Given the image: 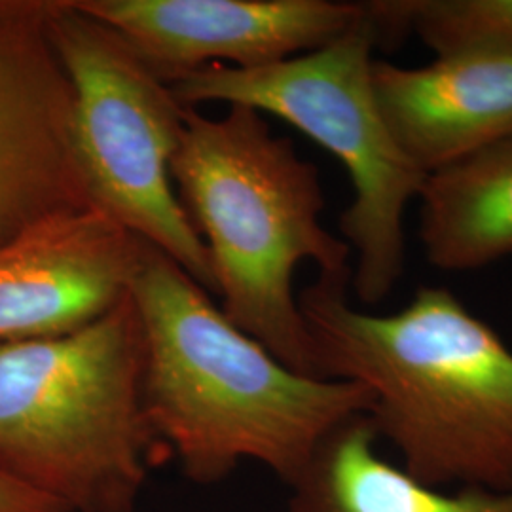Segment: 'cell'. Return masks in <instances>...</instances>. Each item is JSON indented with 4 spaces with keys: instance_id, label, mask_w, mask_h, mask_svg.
I'll return each instance as SVG.
<instances>
[{
    "instance_id": "13",
    "label": "cell",
    "mask_w": 512,
    "mask_h": 512,
    "mask_svg": "<svg viewBox=\"0 0 512 512\" xmlns=\"http://www.w3.org/2000/svg\"><path fill=\"white\" fill-rule=\"evenodd\" d=\"M365 12L378 42L414 33L437 57H512V0H376Z\"/></svg>"
},
{
    "instance_id": "4",
    "label": "cell",
    "mask_w": 512,
    "mask_h": 512,
    "mask_svg": "<svg viewBox=\"0 0 512 512\" xmlns=\"http://www.w3.org/2000/svg\"><path fill=\"white\" fill-rule=\"evenodd\" d=\"M143 365L131 294L69 334L0 340V473L71 512H137L165 450Z\"/></svg>"
},
{
    "instance_id": "5",
    "label": "cell",
    "mask_w": 512,
    "mask_h": 512,
    "mask_svg": "<svg viewBox=\"0 0 512 512\" xmlns=\"http://www.w3.org/2000/svg\"><path fill=\"white\" fill-rule=\"evenodd\" d=\"M376 44L365 12L348 33L308 54L245 71L209 65L165 80L184 107L219 101L274 114L346 167L353 202L340 217V232L355 253L351 287L365 306L384 302L403 277L404 215L427 177L399 147L380 109L372 82Z\"/></svg>"
},
{
    "instance_id": "10",
    "label": "cell",
    "mask_w": 512,
    "mask_h": 512,
    "mask_svg": "<svg viewBox=\"0 0 512 512\" xmlns=\"http://www.w3.org/2000/svg\"><path fill=\"white\" fill-rule=\"evenodd\" d=\"M372 82L395 141L427 175L512 135V57L374 61Z\"/></svg>"
},
{
    "instance_id": "11",
    "label": "cell",
    "mask_w": 512,
    "mask_h": 512,
    "mask_svg": "<svg viewBox=\"0 0 512 512\" xmlns=\"http://www.w3.org/2000/svg\"><path fill=\"white\" fill-rule=\"evenodd\" d=\"M376 440L366 414L330 431L289 486V512H512V490L425 486L380 458Z\"/></svg>"
},
{
    "instance_id": "14",
    "label": "cell",
    "mask_w": 512,
    "mask_h": 512,
    "mask_svg": "<svg viewBox=\"0 0 512 512\" xmlns=\"http://www.w3.org/2000/svg\"><path fill=\"white\" fill-rule=\"evenodd\" d=\"M0 512H71L46 495L0 473Z\"/></svg>"
},
{
    "instance_id": "3",
    "label": "cell",
    "mask_w": 512,
    "mask_h": 512,
    "mask_svg": "<svg viewBox=\"0 0 512 512\" xmlns=\"http://www.w3.org/2000/svg\"><path fill=\"white\" fill-rule=\"evenodd\" d=\"M169 175L207 245L226 319L294 372L321 378L294 272L302 262L351 272V249L321 222L319 169L262 112L228 105L220 118L186 107Z\"/></svg>"
},
{
    "instance_id": "1",
    "label": "cell",
    "mask_w": 512,
    "mask_h": 512,
    "mask_svg": "<svg viewBox=\"0 0 512 512\" xmlns=\"http://www.w3.org/2000/svg\"><path fill=\"white\" fill-rule=\"evenodd\" d=\"M351 272L319 274L298 306L319 374L368 389L378 439L431 488L512 490V351L440 287L391 315L349 302Z\"/></svg>"
},
{
    "instance_id": "2",
    "label": "cell",
    "mask_w": 512,
    "mask_h": 512,
    "mask_svg": "<svg viewBox=\"0 0 512 512\" xmlns=\"http://www.w3.org/2000/svg\"><path fill=\"white\" fill-rule=\"evenodd\" d=\"M129 294L148 423L192 482L215 484L253 459L291 486L330 431L370 412L366 387L283 365L147 241Z\"/></svg>"
},
{
    "instance_id": "9",
    "label": "cell",
    "mask_w": 512,
    "mask_h": 512,
    "mask_svg": "<svg viewBox=\"0 0 512 512\" xmlns=\"http://www.w3.org/2000/svg\"><path fill=\"white\" fill-rule=\"evenodd\" d=\"M143 245L97 207L0 245V340L61 336L103 317L128 296Z\"/></svg>"
},
{
    "instance_id": "6",
    "label": "cell",
    "mask_w": 512,
    "mask_h": 512,
    "mask_svg": "<svg viewBox=\"0 0 512 512\" xmlns=\"http://www.w3.org/2000/svg\"><path fill=\"white\" fill-rule=\"evenodd\" d=\"M38 14L73 86L74 152L93 207L217 294L207 245L169 175L186 107L126 38L73 0H38Z\"/></svg>"
},
{
    "instance_id": "12",
    "label": "cell",
    "mask_w": 512,
    "mask_h": 512,
    "mask_svg": "<svg viewBox=\"0 0 512 512\" xmlns=\"http://www.w3.org/2000/svg\"><path fill=\"white\" fill-rule=\"evenodd\" d=\"M420 241L444 272L486 268L512 253V135L425 177Z\"/></svg>"
},
{
    "instance_id": "8",
    "label": "cell",
    "mask_w": 512,
    "mask_h": 512,
    "mask_svg": "<svg viewBox=\"0 0 512 512\" xmlns=\"http://www.w3.org/2000/svg\"><path fill=\"white\" fill-rule=\"evenodd\" d=\"M112 27L169 80L228 61L258 69L308 54L365 18L363 2L336 0H73Z\"/></svg>"
},
{
    "instance_id": "7",
    "label": "cell",
    "mask_w": 512,
    "mask_h": 512,
    "mask_svg": "<svg viewBox=\"0 0 512 512\" xmlns=\"http://www.w3.org/2000/svg\"><path fill=\"white\" fill-rule=\"evenodd\" d=\"M74 92L38 0H0V245L93 207L73 141Z\"/></svg>"
}]
</instances>
